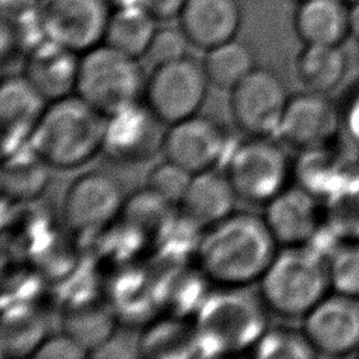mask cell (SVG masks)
Returning a JSON list of instances; mask_svg holds the SVG:
<instances>
[{
  "label": "cell",
  "instance_id": "6da1fadb",
  "mask_svg": "<svg viewBox=\"0 0 359 359\" xmlns=\"http://www.w3.org/2000/svg\"><path fill=\"white\" fill-rule=\"evenodd\" d=\"M276 252L278 243L262 216L233 212L208 226L196 258L203 276L227 289L258 282Z\"/></svg>",
  "mask_w": 359,
  "mask_h": 359
},
{
  "label": "cell",
  "instance_id": "7a4b0ae2",
  "mask_svg": "<svg viewBox=\"0 0 359 359\" xmlns=\"http://www.w3.org/2000/svg\"><path fill=\"white\" fill-rule=\"evenodd\" d=\"M105 126L104 115L72 94L48 104L28 144L50 167L72 170L101 153Z\"/></svg>",
  "mask_w": 359,
  "mask_h": 359
},
{
  "label": "cell",
  "instance_id": "3957f363",
  "mask_svg": "<svg viewBox=\"0 0 359 359\" xmlns=\"http://www.w3.org/2000/svg\"><path fill=\"white\" fill-rule=\"evenodd\" d=\"M258 285V297L272 313L304 317L332 290L328 257L309 244L282 247Z\"/></svg>",
  "mask_w": 359,
  "mask_h": 359
},
{
  "label": "cell",
  "instance_id": "277c9868",
  "mask_svg": "<svg viewBox=\"0 0 359 359\" xmlns=\"http://www.w3.org/2000/svg\"><path fill=\"white\" fill-rule=\"evenodd\" d=\"M139 57L100 43L80 55L76 94L105 118L144 98L147 77Z\"/></svg>",
  "mask_w": 359,
  "mask_h": 359
},
{
  "label": "cell",
  "instance_id": "5b68a950",
  "mask_svg": "<svg viewBox=\"0 0 359 359\" xmlns=\"http://www.w3.org/2000/svg\"><path fill=\"white\" fill-rule=\"evenodd\" d=\"M224 174L238 199L266 205L289 187L292 163L285 149L269 136H247L231 149Z\"/></svg>",
  "mask_w": 359,
  "mask_h": 359
},
{
  "label": "cell",
  "instance_id": "8992f818",
  "mask_svg": "<svg viewBox=\"0 0 359 359\" xmlns=\"http://www.w3.org/2000/svg\"><path fill=\"white\" fill-rule=\"evenodd\" d=\"M209 86L202 62L185 56L154 66L146 81L144 102L165 125H171L199 112Z\"/></svg>",
  "mask_w": 359,
  "mask_h": 359
},
{
  "label": "cell",
  "instance_id": "52a82bcc",
  "mask_svg": "<svg viewBox=\"0 0 359 359\" xmlns=\"http://www.w3.org/2000/svg\"><path fill=\"white\" fill-rule=\"evenodd\" d=\"M289 98L283 79L269 67L257 66L230 90L229 109L247 136H271L278 133Z\"/></svg>",
  "mask_w": 359,
  "mask_h": 359
},
{
  "label": "cell",
  "instance_id": "ba28073f",
  "mask_svg": "<svg viewBox=\"0 0 359 359\" xmlns=\"http://www.w3.org/2000/svg\"><path fill=\"white\" fill-rule=\"evenodd\" d=\"M111 11L109 0L38 1L45 38L80 55L104 42Z\"/></svg>",
  "mask_w": 359,
  "mask_h": 359
},
{
  "label": "cell",
  "instance_id": "9c48e42d",
  "mask_svg": "<svg viewBox=\"0 0 359 359\" xmlns=\"http://www.w3.org/2000/svg\"><path fill=\"white\" fill-rule=\"evenodd\" d=\"M240 289L227 287L224 294L206 303L199 317L198 337L215 342L222 351L254 345L265 331L258 302Z\"/></svg>",
  "mask_w": 359,
  "mask_h": 359
},
{
  "label": "cell",
  "instance_id": "30bf717a",
  "mask_svg": "<svg viewBox=\"0 0 359 359\" xmlns=\"http://www.w3.org/2000/svg\"><path fill=\"white\" fill-rule=\"evenodd\" d=\"M302 330L317 355L346 356L359 351V299L328 293L304 317Z\"/></svg>",
  "mask_w": 359,
  "mask_h": 359
},
{
  "label": "cell",
  "instance_id": "8fae6325",
  "mask_svg": "<svg viewBox=\"0 0 359 359\" xmlns=\"http://www.w3.org/2000/svg\"><path fill=\"white\" fill-rule=\"evenodd\" d=\"M165 125L146 102L107 118L101 153L116 164H135L163 150Z\"/></svg>",
  "mask_w": 359,
  "mask_h": 359
},
{
  "label": "cell",
  "instance_id": "7c38bea8",
  "mask_svg": "<svg viewBox=\"0 0 359 359\" xmlns=\"http://www.w3.org/2000/svg\"><path fill=\"white\" fill-rule=\"evenodd\" d=\"M123 206L125 198L119 181L102 171H88L67 187L62 212L73 230L90 233L109 224Z\"/></svg>",
  "mask_w": 359,
  "mask_h": 359
},
{
  "label": "cell",
  "instance_id": "4fadbf2b",
  "mask_svg": "<svg viewBox=\"0 0 359 359\" xmlns=\"http://www.w3.org/2000/svg\"><path fill=\"white\" fill-rule=\"evenodd\" d=\"M342 126V116L325 94L304 90L290 95L278 135L293 149H325Z\"/></svg>",
  "mask_w": 359,
  "mask_h": 359
},
{
  "label": "cell",
  "instance_id": "5bb4252c",
  "mask_svg": "<svg viewBox=\"0 0 359 359\" xmlns=\"http://www.w3.org/2000/svg\"><path fill=\"white\" fill-rule=\"evenodd\" d=\"M227 139L219 121L195 114L167 126L161 151L165 158L196 174L212 170L223 158Z\"/></svg>",
  "mask_w": 359,
  "mask_h": 359
},
{
  "label": "cell",
  "instance_id": "9a60e30c",
  "mask_svg": "<svg viewBox=\"0 0 359 359\" xmlns=\"http://www.w3.org/2000/svg\"><path fill=\"white\" fill-rule=\"evenodd\" d=\"M48 104L49 101L22 73L3 77L0 84L3 154L28 144Z\"/></svg>",
  "mask_w": 359,
  "mask_h": 359
},
{
  "label": "cell",
  "instance_id": "2e32d148",
  "mask_svg": "<svg viewBox=\"0 0 359 359\" xmlns=\"http://www.w3.org/2000/svg\"><path fill=\"white\" fill-rule=\"evenodd\" d=\"M262 217L278 245H304L318 233L320 206L309 189L286 187L265 205Z\"/></svg>",
  "mask_w": 359,
  "mask_h": 359
},
{
  "label": "cell",
  "instance_id": "e0dca14e",
  "mask_svg": "<svg viewBox=\"0 0 359 359\" xmlns=\"http://www.w3.org/2000/svg\"><path fill=\"white\" fill-rule=\"evenodd\" d=\"M177 18L191 45L208 50L237 36L243 7L240 0H185Z\"/></svg>",
  "mask_w": 359,
  "mask_h": 359
},
{
  "label": "cell",
  "instance_id": "ac0fdd59",
  "mask_svg": "<svg viewBox=\"0 0 359 359\" xmlns=\"http://www.w3.org/2000/svg\"><path fill=\"white\" fill-rule=\"evenodd\" d=\"M80 53L43 39L27 52L22 74L49 101L76 93Z\"/></svg>",
  "mask_w": 359,
  "mask_h": 359
},
{
  "label": "cell",
  "instance_id": "d6986e66",
  "mask_svg": "<svg viewBox=\"0 0 359 359\" xmlns=\"http://www.w3.org/2000/svg\"><path fill=\"white\" fill-rule=\"evenodd\" d=\"M237 199L226 174L212 168L192 175L180 205L194 223L208 227L231 215Z\"/></svg>",
  "mask_w": 359,
  "mask_h": 359
},
{
  "label": "cell",
  "instance_id": "ffe728a7",
  "mask_svg": "<svg viewBox=\"0 0 359 359\" xmlns=\"http://www.w3.org/2000/svg\"><path fill=\"white\" fill-rule=\"evenodd\" d=\"M293 28L303 43L341 45L349 36V6L342 0H302Z\"/></svg>",
  "mask_w": 359,
  "mask_h": 359
},
{
  "label": "cell",
  "instance_id": "44dd1931",
  "mask_svg": "<svg viewBox=\"0 0 359 359\" xmlns=\"http://www.w3.org/2000/svg\"><path fill=\"white\" fill-rule=\"evenodd\" d=\"M50 165L29 146L3 154L0 188L13 202H25L38 198L49 185Z\"/></svg>",
  "mask_w": 359,
  "mask_h": 359
},
{
  "label": "cell",
  "instance_id": "7402d4cb",
  "mask_svg": "<svg viewBox=\"0 0 359 359\" xmlns=\"http://www.w3.org/2000/svg\"><path fill=\"white\" fill-rule=\"evenodd\" d=\"M346 55L341 45L303 43L294 59V74L307 91L327 94L345 77Z\"/></svg>",
  "mask_w": 359,
  "mask_h": 359
},
{
  "label": "cell",
  "instance_id": "603a6c76",
  "mask_svg": "<svg viewBox=\"0 0 359 359\" xmlns=\"http://www.w3.org/2000/svg\"><path fill=\"white\" fill-rule=\"evenodd\" d=\"M157 20L140 6L112 8L104 43L135 57L144 56L146 49L157 29Z\"/></svg>",
  "mask_w": 359,
  "mask_h": 359
},
{
  "label": "cell",
  "instance_id": "cb8c5ba5",
  "mask_svg": "<svg viewBox=\"0 0 359 359\" xmlns=\"http://www.w3.org/2000/svg\"><path fill=\"white\" fill-rule=\"evenodd\" d=\"M202 65L209 83L229 91L257 67L254 49L237 36L205 50Z\"/></svg>",
  "mask_w": 359,
  "mask_h": 359
},
{
  "label": "cell",
  "instance_id": "d4e9b609",
  "mask_svg": "<svg viewBox=\"0 0 359 359\" xmlns=\"http://www.w3.org/2000/svg\"><path fill=\"white\" fill-rule=\"evenodd\" d=\"M115 316L98 302L79 303L66 310L62 317L63 332L83 345L88 353L115 334Z\"/></svg>",
  "mask_w": 359,
  "mask_h": 359
},
{
  "label": "cell",
  "instance_id": "484cf974",
  "mask_svg": "<svg viewBox=\"0 0 359 359\" xmlns=\"http://www.w3.org/2000/svg\"><path fill=\"white\" fill-rule=\"evenodd\" d=\"M45 324L42 317L29 310H10L3 321V353L13 358L32 356L45 339Z\"/></svg>",
  "mask_w": 359,
  "mask_h": 359
},
{
  "label": "cell",
  "instance_id": "4316f807",
  "mask_svg": "<svg viewBox=\"0 0 359 359\" xmlns=\"http://www.w3.org/2000/svg\"><path fill=\"white\" fill-rule=\"evenodd\" d=\"M255 356L269 358H313L317 355L303 330H265L252 345Z\"/></svg>",
  "mask_w": 359,
  "mask_h": 359
},
{
  "label": "cell",
  "instance_id": "83f0119b",
  "mask_svg": "<svg viewBox=\"0 0 359 359\" xmlns=\"http://www.w3.org/2000/svg\"><path fill=\"white\" fill-rule=\"evenodd\" d=\"M192 172L165 158L154 165L146 177V188L170 205L181 203L192 180Z\"/></svg>",
  "mask_w": 359,
  "mask_h": 359
},
{
  "label": "cell",
  "instance_id": "f1b7e54d",
  "mask_svg": "<svg viewBox=\"0 0 359 359\" xmlns=\"http://www.w3.org/2000/svg\"><path fill=\"white\" fill-rule=\"evenodd\" d=\"M328 262L332 290L359 299V243L338 247Z\"/></svg>",
  "mask_w": 359,
  "mask_h": 359
},
{
  "label": "cell",
  "instance_id": "f546056e",
  "mask_svg": "<svg viewBox=\"0 0 359 359\" xmlns=\"http://www.w3.org/2000/svg\"><path fill=\"white\" fill-rule=\"evenodd\" d=\"M189 45L191 42L180 25L157 27L146 49L144 57L153 66L171 63L188 56Z\"/></svg>",
  "mask_w": 359,
  "mask_h": 359
},
{
  "label": "cell",
  "instance_id": "4dcf8cb0",
  "mask_svg": "<svg viewBox=\"0 0 359 359\" xmlns=\"http://www.w3.org/2000/svg\"><path fill=\"white\" fill-rule=\"evenodd\" d=\"M90 356L88 351L69 334L45 337L32 353L35 359H83Z\"/></svg>",
  "mask_w": 359,
  "mask_h": 359
},
{
  "label": "cell",
  "instance_id": "1f68e13d",
  "mask_svg": "<svg viewBox=\"0 0 359 359\" xmlns=\"http://www.w3.org/2000/svg\"><path fill=\"white\" fill-rule=\"evenodd\" d=\"M136 351L139 349V345L132 346L129 341H119L118 335L114 334L109 339H107L102 345H100L97 349H94L90 356H97V358H128V356H135V355H140Z\"/></svg>",
  "mask_w": 359,
  "mask_h": 359
},
{
  "label": "cell",
  "instance_id": "d6a6232c",
  "mask_svg": "<svg viewBox=\"0 0 359 359\" xmlns=\"http://www.w3.org/2000/svg\"><path fill=\"white\" fill-rule=\"evenodd\" d=\"M139 3L157 21H168L178 17L185 0H139Z\"/></svg>",
  "mask_w": 359,
  "mask_h": 359
},
{
  "label": "cell",
  "instance_id": "836d02e7",
  "mask_svg": "<svg viewBox=\"0 0 359 359\" xmlns=\"http://www.w3.org/2000/svg\"><path fill=\"white\" fill-rule=\"evenodd\" d=\"M342 116V126L349 137L359 146V88L352 94L345 105Z\"/></svg>",
  "mask_w": 359,
  "mask_h": 359
},
{
  "label": "cell",
  "instance_id": "e575fe53",
  "mask_svg": "<svg viewBox=\"0 0 359 359\" xmlns=\"http://www.w3.org/2000/svg\"><path fill=\"white\" fill-rule=\"evenodd\" d=\"M349 36L359 41V0L349 4Z\"/></svg>",
  "mask_w": 359,
  "mask_h": 359
},
{
  "label": "cell",
  "instance_id": "d590c367",
  "mask_svg": "<svg viewBox=\"0 0 359 359\" xmlns=\"http://www.w3.org/2000/svg\"><path fill=\"white\" fill-rule=\"evenodd\" d=\"M342 1L349 6V4H352V3H355V1H358V0H342Z\"/></svg>",
  "mask_w": 359,
  "mask_h": 359
},
{
  "label": "cell",
  "instance_id": "8d00e7d4",
  "mask_svg": "<svg viewBox=\"0 0 359 359\" xmlns=\"http://www.w3.org/2000/svg\"><path fill=\"white\" fill-rule=\"evenodd\" d=\"M290 1H294V3H299V1H302V0H290Z\"/></svg>",
  "mask_w": 359,
  "mask_h": 359
},
{
  "label": "cell",
  "instance_id": "74e56055",
  "mask_svg": "<svg viewBox=\"0 0 359 359\" xmlns=\"http://www.w3.org/2000/svg\"><path fill=\"white\" fill-rule=\"evenodd\" d=\"M356 355H358V356H359V351H358V353H356Z\"/></svg>",
  "mask_w": 359,
  "mask_h": 359
}]
</instances>
